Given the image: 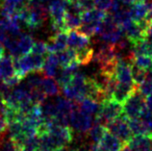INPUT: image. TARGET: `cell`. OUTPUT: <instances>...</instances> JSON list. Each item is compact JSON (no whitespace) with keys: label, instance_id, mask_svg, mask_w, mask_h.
<instances>
[{"label":"cell","instance_id":"1","mask_svg":"<svg viewBox=\"0 0 152 151\" xmlns=\"http://www.w3.org/2000/svg\"><path fill=\"white\" fill-rule=\"evenodd\" d=\"M48 15V8H46L42 2H29L27 15L23 24L32 30L38 29L42 26Z\"/></svg>","mask_w":152,"mask_h":151},{"label":"cell","instance_id":"2","mask_svg":"<svg viewBox=\"0 0 152 151\" xmlns=\"http://www.w3.org/2000/svg\"><path fill=\"white\" fill-rule=\"evenodd\" d=\"M145 99L146 97L139 89L135 90L122 104V114L128 120L141 117L142 113L146 107Z\"/></svg>","mask_w":152,"mask_h":151},{"label":"cell","instance_id":"3","mask_svg":"<svg viewBox=\"0 0 152 151\" xmlns=\"http://www.w3.org/2000/svg\"><path fill=\"white\" fill-rule=\"evenodd\" d=\"M105 128L109 133L117 137L123 144H128V142L133 137L128 123V118L123 114L114 120L108 122L105 125Z\"/></svg>","mask_w":152,"mask_h":151},{"label":"cell","instance_id":"4","mask_svg":"<svg viewBox=\"0 0 152 151\" xmlns=\"http://www.w3.org/2000/svg\"><path fill=\"white\" fill-rule=\"evenodd\" d=\"M67 3L66 0H50L48 5V14L51 19L52 29L57 32L64 31V18L66 13Z\"/></svg>","mask_w":152,"mask_h":151},{"label":"cell","instance_id":"5","mask_svg":"<svg viewBox=\"0 0 152 151\" xmlns=\"http://www.w3.org/2000/svg\"><path fill=\"white\" fill-rule=\"evenodd\" d=\"M95 120V117L88 115L78 109V107L70 113L69 125L70 128L82 135L89 133Z\"/></svg>","mask_w":152,"mask_h":151},{"label":"cell","instance_id":"6","mask_svg":"<svg viewBox=\"0 0 152 151\" xmlns=\"http://www.w3.org/2000/svg\"><path fill=\"white\" fill-rule=\"evenodd\" d=\"M122 115V104L115 100H104L101 102L100 110L95 118L105 126L108 122Z\"/></svg>","mask_w":152,"mask_h":151},{"label":"cell","instance_id":"7","mask_svg":"<svg viewBox=\"0 0 152 151\" xmlns=\"http://www.w3.org/2000/svg\"><path fill=\"white\" fill-rule=\"evenodd\" d=\"M14 66L15 73L22 79L25 78L28 74L36 72L33 55L31 52L19 57H14Z\"/></svg>","mask_w":152,"mask_h":151},{"label":"cell","instance_id":"8","mask_svg":"<svg viewBox=\"0 0 152 151\" xmlns=\"http://www.w3.org/2000/svg\"><path fill=\"white\" fill-rule=\"evenodd\" d=\"M114 75L118 83L126 85H136L131 73V63L126 60H118L115 67Z\"/></svg>","mask_w":152,"mask_h":151},{"label":"cell","instance_id":"9","mask_svg":"<svg viewBox=\"0 0 152 151\" xmlns=\"http://www.w3.org/2000/svg\"><path fill=\"white\" fill-rule=\"evenodd\" d=\"M130 17L134 22H142L147 19L148 15V7L146 1L136 0V1L129 6Z\"/></svg>","mask_w":152,"mask_h":151},{"label":"cell","instance_id":"10","mask_svg":"<svg viewBox=\"0 0 152 151\" xmlns=\"http://www.w3.org/2000/svg\"><path fill=\"white\" fill-rule=\"evenodd\" d=\"M49 53H57L67 47V32H57L46 43Z\"/></svg>","mask_w":152,"mask_h":151},{"label":"cell","instance_id":"11","mask_svg":"<svg viewBox=\"0 0 152 151\" xmlns=\"http://www.w3.org/2000/svg\"><path fill=\"white\" fill-rule=\"evenodd\" d=\"M90 37L84 35L78 30H70L67 32V47H69V48L75 50L90 45Z\"/></svg>","mask_w":152,"mask_h":151},{"label":"cell","instance_id":"12","mask_svg":"<svg viewBox=\"0 0 152 151\" xmlns=\"http://www.w3.org/2000/svg\"><path fill=\"white\" fill-rule=\"evenodd\" d=\"M127 144L134 151H147L152 147V134L133 136Z\"/></svg>","mask_w":152,"mask_h":151},{"label":"cell","instance_id":"13","mask_svg":"<svg viewBox=\"0 0 152 151\" xmlns=\"http://www.w3.org/2000/svg\"><path fill=\"white\" fill-rule=\"evenodd\" d=\"M98 144L104 151H119L123 145L117 137L109 133L107 130Z\"/></svg>","mask_w":152,"mask_h":151},{"label":"cell","instance_id":"14","mask_svg":"<svg viewBox=\"0 0 152 151\" xmlns=\"http://www.w3.org/2000/svg\"><path fill=\"white\" fill-rule=\"evenodd\" d=\"M15 73L14 66V57L12 55L4 56L0 61V81H6Z\"/></svg>","mask_w":152,"mask_h":151},{"label":"cell","instance_id":"15","mask_svg":"<svg viewBox=\"0 0 152 151\" xmlns=\"http://www.w3.org/2000/svg\"><path fill=\"white\" fill-rule=\"evenodd\" d=\"M107 12L100 11L96 8H93L91 10L83 12L81 14L82 23H96L99 24L106 18Z\"/></svg>","mask_w":152,"mask_h":151},{"label":"cell","instance_id":"16","mask_svg":"<svg viewBox=\"0 0 152 151\" xmlns=\"http://www.w3.org/2000/svg\"><path fill=\"white\" fill-rule=\"evenodd\" d=\"M59 61L56 53H48L46 56V60L45 62L42 72L45 73L47 77H56L58 73V67H59Z\"/></svg>","mask_w":152,"mask_h":151},{"label":"cell","instance_id":"17","mask_svg":"<svg viewBox=\"0 0 152 151\" xmlns=\"http://www.w3.org/2000/svg\"><path fill=\"white\" fill-rule=\"evenodd\" d=\"M100 105L101 103L88 97L83 99L81 102L77 103V107L79 110H81L82 112L94 117H96L98 115L99 110H100Z\"/></svg>","mask_w":152,"mask_h":151},{"label":"cell","instance_id":"18","mask_svg":"<svg viewBox=\"0 0 152 151\" xmlns=\"http://www.w3.org/2000/svg\"><path fill=\"white\" fill-rule=\"evenodd\" d=\"M94 50L90 45L75 49V60L80 66H87L93 61Z\"/></svg>","mask_w":152,"mask_h":151},{"label":"cell","instance_id":"19","mask_svg":"<svg viewBox=\"0 0 152 151\" xmlns=\"http://www.w3.org/2000/svg\"><path fill=\"white\" fill-rule=\"evenodd\" d=\"M128 61L131 63L139 66L140 69H142L146 71H149L152 69V57L147 56V55H140V54H134L131 51V54Z\"/></svg>","mask_w":152,"mask_h":151},{"label":"cell","instance_id":"20","mask_svg":"<svg viewBox=\"0 0 152 151\" xmlns=\"http://www.w3.org/2000/svg\"><path fill=\"white\" fill-rule=\"evenodd\" d=\"M81 24V15L66 11L65 18H64V31L69 32L70 30H78Z\"/></svg>","mask_w":152,"mask_h":151},{"label":"cell","instance_id":"21","mask_svg":"<svg viewBox=\"0 0 152 151\" xmlns=\"http://www.w3.org/2000/svg\"><path fill=\"white\" fill-rule=\"evenodd\" d=\"M39 87H41L43 93L46 94V96H56L60 93L58 83L52 77H43Z\"/></svg>","mask_w":152,"mask_h":151},{"label":"cell","instance_id":"22","mask_svg":"<svg viewBox=\"0 0 152 151\" xmlns=\"http://www.w3.org/2000/svg\"><path fill=\"white\" fill-rule=\"evenodd\" d=\"M18 53L19 56L29 54L32 51V47L34 45V39L28 34H20L18 38Z\"/></svg>","mask_w":152,"mask_h":151},{"label":"cell","instance_id":"23","mask_svg":"<svg viewBox=\"0 0 152 151\" xmlns=\"http://www.w3.org/2000/svg\"><path fill=\"white\" fill-rule=\"evenodd\" d=\"M130 130L133 136H141V135H148L151 134L149 129L147 128L146 124L141 117L133 118V120H128Z\"/></svg>","mask_w":152,"mask_h":151},{"label":"cell","instance_id":"24","mask_svg":"<svg viewBox=\"0 0 152 151\" xmlns=\"http://www.w3.org/2000/svg\"><path fill=\"white\" fill-rule=\"evenodd\" d=\"M132 52L134 54L147 55L152 57V41L149 39H143L132 44Z\"/></svg>","mask_w":152,"mask_h":151},{"label":"cell","instance_id":"25","mask_svg":"<svg viewBox=\"0 0 152 151\" xmlns=\"http://www.w3.org/2000/svg\"><path fill=\"white\" fill-rule=\"evenodd\" d=\"M105 132H106L105 126H104L103 124H101V123L98 120H96V118H95L94 124H93V126H91V128L90 129L88 134H89V137L91 139V142L98 144V142L101 141V139L104 136Z\"/></svg>","mask_w":152,"mask_h":151},{"label":"cell","instance_id":"26","mask_svg":"<svg viewBox=\"0 0 152 151\" xmlns=\"http://www.w3.org/2000/svg\"><path fill=\"white\" fill-rule=\"evenodd\" d=\"M59 65L61 67H66L71 62L75 61V50L67 47L65 50L57 52Z\"/></svg>","mask_w":152,"mask_h":151},{"label":"cell","instance_id":"27","mask_svg":"<svg viewBox=\"0 0 152 151\" xmlns=\"http://www.w3.org/2000/svg\"><path fill=\"white\" fill-rule=\"evenodd\" d=\"M131 73H132V78H133L134 83L137 86H140L145 81L147 71L142 69H140L139 66L133 65V63H131Z\"/></svg>","mask_w":152,"mask_h":151},{"label":"cell","instance_id":"28","mask_svg":"<svg viewBox=\"0 0 152 151\" xmlns=\"http://www.w3.org/2000/svg\"><path fill=\"white\" fill-rule=\"evenodd\" d=\"M19 148L15 142L11 139L0 140V151H18Z\"/></svg>","mask_w":152,"mask_h":151},{"label":"cell","instance_id":"29","mask_svg":"<svg viewBox=\"0 0 152 151\" xmlns=\"http://www.w3.org/2000/svg\"><path fill=\"white\" fill-rule=\"evenodd\" d=\"M32 53L39 54V55H48V49H47V45L45 42H35L34 45L32 47Z\"/></svg>","mask_w":152,"mask_h":151},{"label":"cell","instance_id":"30","mask_svg":"<svg viewBox=\"0 0 152 151\" xmlns=\"http://www.w3.org/2000/svg\"><path fill=\"white\" fill-rule=\"evenodd\" d=\"M114 3V0H94V8L104 11V12H109L112 5Z\"/></svg>","mask_w":152,"mask_h":151},{"label":"cell","instance_id":"31","mask_svg":"<svg viewBox=\"0 0 152 151\" xmlns=\"http://www.w3.org/2000/svg\"><path fill=\"white\" fill-rule=\"evenodd\" d=\"M75 3L80 7L83 12L94 8V0H76Z\"/></svg>","mask_w":152,"mask_h":151},{"label":"cell","instance_id":"32","mask_svg":"<svg viewBox=\"0 0 152 151\" xmlns=\"http://www.w3.org/2000/svg\"><path fill=\"white\" fill-rule=\"evenodd\" d=\"M21 80H22V78L20 76H18L17 73H15L13 76H11L10 78H8L6 81H4V83H5L8 87L12 88V87H15L17 85H18L19 83L21 82Z\"/></svg>","mask_w":152,"mask_h":151},{"label":"cell","instance_id":"33","mask_svg":"<svg viewBox=\"0 0 152 151\" xmlns=\"http://www.w3.org/2000/svg\"><path fill=\"white\" fill-rule=\"evenodd\" d=\"M7 128H8V123L3 115L0 114V138H2L4 136V134L7 131Z\"/></svg>","mask_w":152,"mask_h":151},{"label":"cell","instance_id":"34","mask_svg":"<svg viewBox=\"0 0 152 151\" xmlns=\"http://www.w3.org/2000/svg\"><path fill=\"white\" fill-rule=\"evenodd\" d=\"M7 36H8L7 31H6V29L3 27V25L1 24V21H0V42H2V43H3V42L6 39Z\"/></svg>","mask_w":152,"mask_h":151},{"label":"cell","instance_id":"35","mask_svg":"<svg viewBox=\"0 0 152 151\" xmlns=\"http://www.w3.org/2000/svg\"><path fill=\"white\" fill-rule=\"evenodd\" d=\"M145 104H146V108L148 109L150 112L152 113V94L148 95L145 99Z\"/></svg>","mask_w":152,"mask_h":151},{"label":"cell","instance_id":"36","mask_svg":"<svg viewBox=\"0 0 152 151\" xmlns=\"http://www.w3.org/2000/svg\"><path fill=\"white\" fill-rule=\"evenodd\" d=\"M4 45L2 42H0V61H1V59L5 56V51H4Z\"/></svg>","mask_w":152,"mask_h":151},{"label":"cell","instance_id":"37","mask_svg":"<svg viewBox=\"0 0 152 151\" xmlns=\"http://www.w3.org/2000/svg\"><path fill=\"white\" fill-rule=\"evenodd\" d=\"M119 151H134V150L132 149L127 144H123V145H122V147L121 148V150H119Z\"/></svg>","mask_w":152,"mask_h":151},{"label":"cell","instance_id":"38","mask_svg":"<svg viewBox=\"0 0 152 151\" xmlns=\"http://www.w3.org/2000/svg\"><path fill=\"white\" fill-rule=\"evenodd\" d=\"M3 108H4V101H3V98L0 96V114H1Z\"/></svg>","mask_w":152,"mask_h":151},{"label":"cell","instance_id":"39","mask_svg":"<svg viewBox=\"0 0 152 151\" xmlns=\"http://www.w3.org/2000/svg\"><path fill=\"white\" fill-rule=\"evenodd\" d=\"M29 2H43V1H47V0H28Z\"/></svg>","mask_w":152,"mask_h":151},{"label":"cell","instance_id":"40","mask_svg":"<svg viewBox=\"0 0 152 151\" xmlns=\"http://www.w3.org/2000/svg\"><path fill=\"white\" fill-rule=\"evenodd\" d=\"M66 1L69 3V4H70V3H73V2H75L76 0H66Z\"/></svg>","mask_w":152,"mask_h":151},{"label":"cell","instance_id":"41","mask_svg":"<svg viewBox=\"0 0 152 151\" xmlns=\"http://www.w3.org/2000/svg\"><path fill=\"white\" fill-rule=\"evenodd\" d=\"M147 151H152V147H151L150 149H148V150H147Z\"/></svg>","mask_w":152,"mask_h":151},{"label":"cell","instance_id":"42","mask_svg":"<svg viewBox=\"0 0 152 151\" xmlns=\"http://www.w3.org/2000/svg\"><path fill=\"white\" fill-rule=\"evenodd\" d=\"M135 1H136V0H135ZM142 1H148V0H142Z\"/></svg>","mask_w":152,"mask_h":151}]
</instances>
